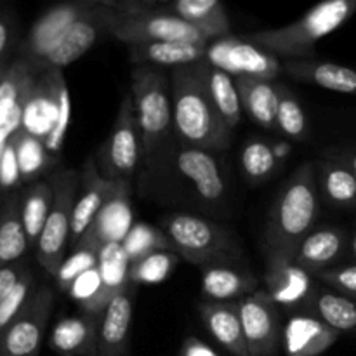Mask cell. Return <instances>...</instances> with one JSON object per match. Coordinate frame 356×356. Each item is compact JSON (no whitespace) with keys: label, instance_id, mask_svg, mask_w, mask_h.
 Segmentation results:
<instances>
[{"label":"cell","instance_id":"cell-18","mask_svg":"<svg viewBox=\"0 0 356 356\" xmlns=\"http://www.w3.org/2000/svg\"><path fill=\"white\" fill-rule=\"evenodd\" d=\"M131 323L132 294L124 289L111 299L101 316L97 356H129Z\"/></svg>","mask_w":356,"mask_h":356},{"label":"cell","instance_id":"cell-42","mask_svg":"<svg viewBox=\"0 0 356 356\" xmlns=\"http://www.w3.org/2000/svg\"><path fill=\"white\" fill-rule=\"evenodd\" d=\"M10 45H13V26L7 17L0 16V63H6Z\"/></svg>","mask_w":356,"mask_h":356},{"label":"cell","instance_id":"cell-4","mask_svg":"<svg viewBox=\"0 0 356 356\" xmlns=\"http://www.w3.org/2000/svg\"><path fill=\"white\" fill-rule=\"evenodd\" d=\"M131 96L141 131L143 153L152 155L172 125V94L165 72L149 65L134 66Z\"/></svg>","mask_w":356,"mask_h":356},{"label":"cell","instance_id":"cell-8","mask_svg":"<svg viewBox=\"0 0 356 356\" xmlns=\"http://www.w3.org/2000/svg\"><path fill=\"white\" fill-rule=\"evenodd\" d=\"M207 59L212 66L222 70L233 79L249 76V79L271 80L282 72V63L270 52L250 44L245 38L222 37L212 40L207 49Z\"/></svg>","mask_w":356,"mask_h":356},{"label":"cell","instance_id":"cell-7","mask_svg":"<svg viewBox=\"0 0 356 356\" xmlns=\"http://www.w3.org/2000/svg\"><path fill=\"white\" fill-rule=\"evenodd\" d=\"M120 19L122 17L104 0H97L92 9L72 24L70 30L56 42L54 47L44 56V59L38 63L37 72L40 75L61 72V68L82 58L104 33L110 35Z\"/></svg>","mask_w":356,"mask_h":356},{"label":"cell","instance_id":"cell-45","mask_svg":"<svg viewBox=\"0 0 356 356\" xmlns=\"http://www.w3.org/2000/svg\"><path fill=\"white\" fill-rule=\"evenodd\" d=\"M7 70H9V68H6V63H0V83H2L3 76H6V73H7Z\"/></svg>","mask_w":356,"mask_h":356},{"label":"cell","instance_id":"cell-29","mask_svg":"<svg viewBox=\"0 0 356 356\" xmlns=\"http://www.w3.org/2000/svg\"><path fill=\"white\" fill-rule=\"evenodd\" d=\"M52 202H54V188L47 183L31 184L26 193L21 197V219L30 247H37L51 212Z\"/></svg>","mask_w":356,"mask_h":356},{"label":"cell","instance_id":"cell-22","mask_svg":"<svg viewBox=\"0 0 356 356\" xmlns=\"http://www.w3.org/2000/svg\"><path fill=\"white\" fill-rule=\"evenodd\" d=\"M176 163L179 172L195 184L202 198L207 202H218L225 197V179L211 152L186 146L177 153Z\"/></svg>","mask_w":356,"mask_h":356},{"label":"cell","instance_id":"cell-13","mask_svg":"<svg viewBox=\"0 0 356 356\" xmlns=\"http://www.w3.org/2000/svg\"><path fill=\"white\" fill-rule=\"evenodd\" d=\"M143 155L141 131L136 118L131 92L125 94L120 103L117 120L108 141V167L113 177H129L138 167Z\"/></svg>","mask_w":356,"mask_h":356},{"label":"cell","instance_id":"cell-5","mask_svg":"<svg viewBox=\"0 0 356 356\" xmlns=\"http://www.w3.org/2000/svg\"><path fill=\"white\" fill-rule=\"evenodd\" d=\"M163 229L172 243L174 252L198 268L228 263L240 254L232 233L197 216H167L163 219Z\"/></svg>","mask_w":356,"mask_h":356},{"label":"cell","instance_id":"cell-15","mask_svg":"<svg viewBox=\"0 0 356 356\" xmlns=\"http://www.w3.org/2000/svg\"><path fill=\"white\" fill-rule=\"evenodd\" d=\"M312 278L308 271L294 263V259L271 254L268 261L264 285L266 294L277 305L299 306L309 301L313 296Z\"/></svg>","mask_w":356,"mask_h":356},{"label":"cell","instance_id":"cell-46","mask_svg":"<svg viewBox=\"0 0 356 356\" xmlns=\"http://www.w3.org/2000/svg\"><path fill=\"white\" fill-rule=\"evenodd\" d=\"M0 356H13V355H2V353H0Z\"/></svg>","mask_w":356,"mask_h":356},{"label":"cell","instance_id":"cell-40","mask_svg":"<svg viewBox=\"0 0 356 356\" xmlns=\"http://www.w3.org/2000/svg\"><path fill=\"white\" fill-rule=\"evenodd\" d=\"M26 268L21 263L10 264V266L0 268V302L9 296V292L16 287L17 282L24 275Z\"/></svg>","mask_w":356,"mask_h":356},{"label":"cell","instance_id":"cell-38","mask_svg":"<svg viewBox=\"0 0 356 356\" xmlns=\"http://www.w3.org/2000/svg\"><path fill=\"white\" fill-rule=\"evenodd\" d=\"M31 294H33V275L26 270L21 280L16 284V287L0 302V336L16 320V316L24 308Z\"/></svg>","mask_w":356,"mask_h":356},{"label":"cell","instance_id":"cell-28","mask_svg":"<svg viewBox=\"0 0 356 356\" xmlns=\"http://www.w3.org/2000/svg\"><path fill=\"white\" fill-rule=\"evenodd\" d=\"M28 247L30 243L21 219V198H6L0 204V268L19 263Z\"/></svg>","mask_w":356,"mask_h":356},{"label":"cell","instance_id":"cell-9","mask_svg":"<svg viewBox=\"0 0 356 356\" xmlns=\"http://www.w3.org/2000/svg\"><path fill=\"white\" fill-rule=\"evenodd\" d=\"M54 294L42 287L31 294L24 308L0 336V353L13 356H37L51 316Z\"/></svg>","mask_w":356,"mask_h":356},{"label":"cell","instance_id":"cell-27","mask_svg":"<svg viewBox=\"0 0 356 356\" xmlns=\"http://www.w3.org/2000/svg\"><path fill=\"white\" fill-rule=\"evenodd\" d=\"M235 82L242 110L263 129L277 127V83H273L271 80L249 79V76H238L235 79Z\"/></svg>","mask_w":356,"mask_h":356},{"label":"cell","instance_id":"cell-43","mask_svg":"<svg viewBox=\"0 0 356 356\" xmlns=\"http://www.w3.org/2000/svg\"><path fill=\"white\" fill-rule=\"evenodd\" d=\"M348 165H350L351 172H353L355 177H356V152H353L350 155V163H348Z\"/></svg>","mask_w":356,"mask_h":356},{"label":"cell","instance_id":"cell-41","mask_svg":"<svg viewBox=\"0 0 356 356\" xmlns=\"http://www.w3.org/2000/svg\"><path fill=\"white\" fill-rule=\"evenodd\" d=\"M181 356H219L209 344L202 343L197 337H188L181 346Z\"/></svg>","mask_w":356,"mask_h":356},{"label":"cell","instance_id":"cell-34","mask_svg":"<svg viewBox=\"0 0 356 356\" xmlns=\"http://www.w3.org/2000/svg\"><path fill=\"white\" fill-rule=\"evenodd\" d=\"M177 257L170 250H160L149 256L134 261L129 266V278L134 284H160L167 280L172 270L176 268Z\"/></svg>","mask_w":356,"mask_h":356},{"label":"cell","instance_id":"cell-23","mask_svg":"<svg viewBox=\"0 0 356 356\" xmlns=\"http://www.w3.org/2000/svg\"><path fill=\"white\" fill-rule=\"evenodd\" d=\"M200 316L211 336L233 356H250L243 337L238 301L202 302Z\"/></svg>","mask_w":356,"mask_h":356},{"label":"cell","instance_id":"cell-35","mask_svg":"<svg viewBox=\"0 0 356 356\" xmlns=\"http://www.w3.org/2000/svg\"><path fill=\"white\" fill-rule=\"evenodd\" d=\"M13 146L16 152V163L17 172H21L23 177H31L44 169L47 153L42 139L33 138L23 129H17L13 136Z\"/></svg>","mask_w":356,"mask_h":356},{"label":"cell","instance_id":"cell-21","mask_svg":"<svg viewBox=\"0 0 356 356\" xmlns=\"http://www.w3.org/2000/svg\"><path fill=\"white\" fill-rule=\"evenodd\" d=\"M259 278L228 263L202 268V294L214 302H232L256 294Z\"/></svg>","mask_w":356,"mask_h":356},{"label":"cell","instance_id":"cell-12","mask_svg":"<svg viewBox=\"0 0 356 356\" xmlns=\"http://www.w3.org/2000/svg\"><path fill=\"white\" fill-rule=\"evenodd\" d=\"M110 35L127 45L156 44V42L211 44L191 24L167 13L148 14V16L134 17V19H120V23L115 24Z\"/></svg>","mask_w":356,"mask_h":356},{"label":"cell","instance_id":"cell-33","mask_svg":"<svg viewBox=\"0 0 356 356\" xmlns=\"http://www.w3.org/2000/svg\"><path fill=\"white\" fill-rule=\"evenodd\" d=\"M278 90V111H277V127L284 132L287 138L301 141L308 132V120L306 113L291 92L287 86L277 83Z\"/></svg>","mask_w":356,"mask_h":356},{"label":"cell","instance_id":"cell-39","mask_svg":"<svg viewBox=\"0 0 356 356\" xmlns=\"http://www.w3.org/2000/svg\"><path fill=\"white\" fill-rule=\"evenodd\" d=\"M320 280L329 284L330 287L337 289L339 292L346 296H355L356 298V264L351 266H341V268H329L320 273H316Z\"/></svg>","mask_w":356,"mask_h":356},{"label":"cell","instance_id":"cell-24","mask_svg":"<svg viewBox=\"0 0 356 356\" xmlns=\"http://www.w3.org/2000/svg\"><path fill=\"white\" fill-rule=\"evenodd\" d=\"M129 58L134 66L149 65L156 68L163 66H191L207 58L209 44H190V42H156V44L127 45Z\"/></svg>","mask_w":356,"mask_h":356},{"label":"cell","instance_id":"cell-30","mask_svg":"<svg viewBox=\"0 0 356 356\" xmlns=\"http://www.w3.org/2000/svg\"><path fill=\"white\" fill-rule=\"evenodd\" d=\"M308 305L312 313L337 332L356 330V302L332 292H313Z\"/></svg>","mask_w":356,"mask_h":356},{"label":"cell","instance_id":"cell-20","mask_svg":"<svg viewBox=\"0 0 356 356\" xmlns=\"http://www.w3.org/2000/svg\"><path fill=\"white\" fill-rule=\"evenodd\" d=\"M348 247V236L339 228L313 229L296 250L294 263L315 277L332 268Z\"/></svg>","mask_w":356,"mask_h":356},{"label":"cell","instance_id":"cell-2","mask_svg":"<svg viewBox=\"0 0 356 356\" xmlns=\"http://www.w3.org/2000/svg\"><path fill=\"white\" fill-rule=\"evenodd\" d=\"M318 218V195L312 163L301 165L275 200L264 229L273 256L294 259L299 243L313 232Z\"/></svg>","mask_w":356,"mask_h":356},{"label":"cell","instance_id":"cell-14","mask_svg":"<svg viewBox=\"0 0 356 356\" xmlns=\"http://www.w3.org/2000/svg\"><path fill=\"white\" fill-rule=\"evenodd\" d=\"M82 186V195L75 202L72 214V235H70V240L75 247L86 238V235L90 232L94 222L97 221L103 209L115 197V190H117L118 184L115 181L99 176L96 167L89 160L86 169H83Z\"/></svg>","mask_w":356,"mask_h":356},{"label":"cell","instance_id":"cell-36","mask_svg":"<svg viewBox=\"0 0 356 356\" xmlns=\"http://www.w3.org/2000/svg\"><path fill=\"white\" fill-rule=\"evenodd\" d=\"M277 156L266 141L252 139L242 149V167L247 177L252 181H264L273 174L277 167Z\"/></svg>","mask_w":356,"mask_h":356},{"label":"cell","instance_id":"cell-11","mask_svg":"<svg viewBox=\"0 0 356 356\" xmlns=\"http://www.w3.org/2000/svg\"><path fill=\"white\" fill-rule=\"evenodd\" d=\"M94 3H96L94 0H80V2L61 3L47 10L44 16L35 21L26 40L21 45V59L37 72L38 63L44 59V56L54 47L56 42L70 30L72 24H75L80 17L92 9Z\"/></svg>","mask_w":356,"mask_h":356},{"label":"cell","instance_id":"cell-1","mask_svg":"<svg viewBox=\"0 0 356 356\" xmlns=\"http://www.w3.org/2000/svg\"><path fill=\"white\" fill-rule=\"evenodd\" d=\"M170 94L172 125L184 143L207 152L228 148L232 129L219 115L193 65L172 68Z\"/></svg>","mask_w":356,"mask_h":356},{"label":"cell","instance_id":"cell-44","mask_svg":"<svg viewBox=\"0 0 356 356\" xmlns=\"http://www.w3.org/2000/svg\"><path fill=\"white\" fill-rule=\"evenodd\" d=\"M350 250H351V254L356 257V233H353V236L350 238Z\"/></svg>","mask_w":356,"mask_h":356},{"label":"cell","instance_id":"cell-31","mask_svg":"<svg viewBox=\"0 0 356 356\" xmlns=\"http://www.w3.org/2000/svg\"><path fill=\"white\" fill-rule=\"evenodd\" d=\"M322 188L327 200L336 207H356V177L346 163H325L322 170Z\"/></svg>","mask_w":356,"mask_h":356},{"label":"cell","instance_id":"cell-17","mask_svg":"<svg viewBox=\"0 0 356 356\" xmlns=\"http://www.w3.org/2000/svg\"><path fill=\"white\" fill-rule=\"evenodd\" d=\"M101 316L83 312L82 315L59 320L51 334L49 346L59 356H97Z\"/></svg>","mask_w":356,"mask_h":356},{"label":"cell","instance_id":"cell-6","mask_svg":"<svg viewBox=\"0 0 356 356\" xmlns=\"http://www.w3.org/2000/svg\"><path fill=\"white\" fill-rule=\"evenodd\" d=\"M79 176L73 170H65L54 181V202L37 242V259L40 266L52 277H58L65 263L66 243L72 235V214L75 207V193Z\"/></svg>","mask_w":356,"mask_h":356},{"label":"cell","instance_id":"cell-32","mask_svg":"<svg viewBox=\"0 0 356 356\" xmlns=\"http://www.w3.org/2000/svg\"><path fill=\"white\" fill-rule=\"evenodd\" d=\"M122 250H124L129 263H134V261L141 259V257L149 256L153 252H160V250L174 252V247L162 232L139 222V225L132 226L127 232V235L124 236Z\"/></svg>","mask_w":356,"mask_h":356},{"label":"cell","instance_id":"cell-3","mask_svg":"<svg viewBox=\"0 0 356 356\" xmlns=\"http://www.w3.org/2000/svg\"><path fill=\"white\" fill-rule=\"evenodd\" d=\"M356 13V0H329L309 9L301 19L282 28L247 35L250 44L287 61L315 58L316 42L336 31Z\"/></svg>","mask_w":356,"mask_h":356},{"label":"cell","instance_id":"cell-37","mask_svg":"<svg viewBox=\"0 0 356 356\" xmlns=\"http://www.w3.org/2000/svg\"><path fill=\"white\" fill-rule=\"evenodd\" d=\"M99 247L92 245V243H80L75 247L72 256L68 259H65L63 266L58 271V285L59 289L68 292V289L72 287L73 282L83 275L86 271H89L90 268L97 266L99 264Z\"/></svg>","mask_w":356,"mask_h":356},{"label":"cell","instance_id":"cell-16","mask_svg":"<svg viewBox=\"0 0 356 356\" xmlns=\"http://www.w3.org/2000/svg\"><path fill=\"white\" fill-rule=\"evenodd\" d=\"M339 339V332L323 323L313 313H298L284 327V348L287 356H320Z\"/></svg>","mask_w":356,"mask_h":356},{"label":"cell","instance_id":"cell-26","mask_svg":"<svg viewBox=\"0 0 356 356\" xmlns=\"http://www.w3.org/2000/svg\"><path fill=\"white\" fill-rule=\"evenodd\" d=\"M193 68L197 75L200 76L202 82H204L205 89H207L209 96H211L212 103L218 108L222 120L233 131L240 124L243 111L235 79L226 72H222V70L212 66L207 59L193 65Z\"/></svg>","mask_w":356,"mask_h":356},{"label":"cell","instance_id":"cell-25","mask_svg":"<svg viewBox=\"0 0 356 356\" xmlns=\"http://www.w3.org/2000/svg\"><path fill=\"white\" fill-rule=\"evenodd\" d=\"M282 70L292 79L301 80V82H308L322 89L334 90V92L356 96V70L350 66L306 59V61H285Z\"/></svg>","mask_w":356,"mask_h":356},{"label":"cell","instance_id":"cell-10","mask_svg":"<svg viewBox=\"0 0 356 356\" xmlns=\"http://www.w3.org/2000/svg\"><path fill=\"white\" fill-rule=\"evenodd\" d=\"M243 337L250 356H273L280 346L284 327L278 305L264 291L238 301Z\"/></svg>","mask_w":356,"mask_h":356},{"label":"cell","instance_id":"cell-19","mask_svg":"<svg viewBox=\"0 0 356 356\" xmlns=\"http://www.w3.org/2000/svg\"><path fill=\"white\" fill-rule=\"evenodd\" d=\"M163 13L191 24L209 42L228 37L229 17L218 0H174L163 2Z\"/></svg>","mask_w":356,"mask_h":356}]
</instances>
